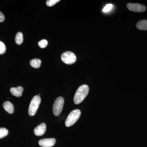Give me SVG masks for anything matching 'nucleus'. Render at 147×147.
I'll use <instances>...</instances> for the list:
<instances>
[{
    "label": "nucleus",
    "instance_id": "obj_1",
    "mask_svg": "<svg viewBox=\"0 0 147 147\" xmlns=\"http://www.w3.org/2000/svg\"><path fill=\"white\" fill-rule=\"evenodd\" d=\"M88 86L87 85H83L80 86L75 93L74 98V101L76 104L81 103L86 97L89 92Z\"/></svg>",
    "mask_w": 147,
    "mask_h": 147
},
{
    "label": "nucleus",
    "instance_id": "obj_2",
    "mask_svg": "<svg viewBox=\"0 0 147 147\" xmlns=\"http://www.w3.org/2000/svg\"><path fill=\"white\" fill-rule=\"evenodd\" d=\"M81 115V111L79 109H76L71 111L66 119L65 126L69 127L73 125L79 119Z\"/></svg>",
    "mask_w": 147,
    "mask_h": 147
},
{
    "label": "nucleus",
    "instance_id": "obj_3",
    "mask_svg": "<svg viewBox=\"0 0 147 147\" xmlns=\"http://www.w3.org/2000/svg\"><path fill=\"white\" fill-rule=\"evenodd\" d=\"M41 102V98L40 96L36 95L33 98L29 106L28 114L29 115L33 116L35 115L37 110L39 108Z\"/></svg>",
    "mask_w": 147,
    "mask_h": 147
},
{
    "label": "nucleus",
    "instance_id": "obj_4",
    "mask_svg": "<svg viewBox=\"0 0 147 147\" xmlns=\"http://www.w3.org/2000/svg\"><path fill=\"white\" fill-rule=\"evenodd\" d=\"M64 103V98L61 96L58 97L56 99L53 106V112L54 115L57 117L60 115L63 109Z\"/></svg>",
    "mask_w": 147,
    "mask_h": 147
},
{
    "label": "nucleus",
    "instance_id": "obj_5",
    "mask_svg": "<svg viewBox=\"0 0 147 147\" xmlns=\"http://www.w3.org/2000/svg\"><path fill=\"white\" fill-rule=\"evenodd\" d=\"M61 59L65 63L71 65L76 62V57L75 54L72 52L67 51L62 54Z\"/></svg>",
    "mask_w": 147,
    "mask_h": 147
},
{
    "label": "nucleus",
    "instance_id": "obj_6",
    "mask_svg": "<svg viewBox=\"0 0 147 147\" xmlns=\"http://www.w3.org/2000/svg\"><path fill=\"white\" fill-rule=\"evenodd\" d=\"M127 7L129 10L137 12H144L146 9L145 5L139 3H129L127 4Z\"/></svg>",
    "mask_w": 147,
    "mask_h": 147
},
{
    "label": "nucleus",
    "instance_id": "obj_7",
    "mask_svg": "<svg viewBox=\"0 0 147 147\" xmlns=\"http://www.w3.org/2000/svg\"><path fill=\"white\" fill-rule=\"evenodd\" d=\"M56 142V139L54 138H48L39 140L38 144L42 147H52L55 145Z\"/></svg>",
    "mask_w": 147,
    "mask_h": 147
},
{
    "label": "nucleus",
    "instance_id": "obj_8",
    "mask_svg": "<svg viewBox=\"0 0 147 147\" xmlns=\"http://www.w3.org/2000/svg\"><path fill=\"white\" fill-rule=\"evenodd\" d=\"M46 125L44 123L40 124L36 127L34 129V133L37 136H41L43 135L46 131Z\"/></svg>",
    "mask_w": 147,
    "mask_h": 147
},
{
    "label": "nucleus",
    "instance_id": "obj_9",
    "mask_svg": "<svg viewBox=\"0 0 147 147\" xmlns=\"http://www.w3.org/2000/svg\"><path fill=\"white\" fill-rule=\"evenodd\" d=\"M10 91L12 95L16 97H20L23 94L24 88L21 86H18L17 88H10Z\"/></svg>",
    "mask_w": 147,
    "mask_h": 147
},
{
    "label": "nucleus",
    "instance_id": "obj_10",
    "mask_svg": "<svg viewBox=\"0 0 147 147\" xmlns=\"http://www.w3.org/2000/svg\"><path fill=\"white\" fill-rule=\"evenodd\" d=\"M3 107L5 110L9 114H12L14 113V106L13 104L9 101H7L4 102L3 104Z\"/></svg>",
    "mask_w": 147,
    "mask_h": 147
},
{
    "label": "nucleus",
    "instance_id": "obj_11",
    "mask_svg": "<svg viewBox=\"0 0 147 147\" xmlns=\"http://www.w3.org/2000/svg\"><path fill=\"white\" fill-rule=\"evenodd\" d=\"M136 26L139 30H147V20H142L139 21Z\"/></svg>",
    "mask_w": 147,
    "mask_h": 147
},
{
    "label": "nucleus",
    "instance_id": "obj_12",
    "mask_svg": "<svg viewBox=\"0 0 147 147\" xmlns=\"http://www.w3.org/2000/svg\"><path fill=\"white\" fill-rule=\"evenodd\" d=\"M41 64V60L38 59H33L30 61V64L31 66L35 68H39Z\"/></svg>",
    "mask_w": 147,
    "mask_h": 147
},
{
    "label": "nucleus",
    "instance_id": "obj_13",
    "mask_svg": "<svg viewBox=\"0 0 147 147\" xmlns=\"http://www.w3.org/2000/svg\"><path fill=\"white\" fill-rule=\"evenodd\" d=\"M23 34L21 32H18L15 36V42L17 45H20L23 42Z\"/></svg>",
    "mask_w": 147,
    "mask_h": 147
},
{
    "label": "nucleus",
    "instance_id": "obj_14",
    "mask_svg": "<svg viewBox=\"0 0 147 147\" xmlns=\"http://www.w3.org/2000/svg\"><path fill=\"white\" fill-rule=\"evenodd\" d=\"M8 134V131L4 127H0V139L7 136Z\"/></svg>",
    "mask_w": 147,
    "mask_h": 147
},
{
    "label": "nucleus",
    "instance_id": "obj_15",
    "mask_svg": "<svg viewBox=\"0 0 147 147\" xmlns=\"http://www.w3.org/2000/svg\"><path fill=\"white\" fill-rule=\"evenodd\" d=\"M48 41L46 40L43 39L38 42V45L40 48H44L47 47Z\"/></svg>",
    "mask_w": 147,
    "mask_h": 147
},
{
    "label": "nucleus",
    "instance_id": "obj_16",
    "mask_svg": "<svg viewBox=\"0 0 147 147\" xmlns=\"http://www.w3.org/2000/svg\"><path fill=\"white\" fill-rule=\"evenodd\" d=\"M6 47L3 42L0 41V55H3L5 53Z\"/></svg>",
    "mask_w": 147,
    "mask_h": 147
},
{
    "label": "nucleus",
    "instance_id": "obj_17",
    "mask_svg": "<svg viewBox=\"0 0 147 147\" xmlns=\"http://www.w3.org/2000/svg\"><path fill=\"white\" fill-rule=\"evenodd\" d=\"M59 1V0H48L46 1V3L48 6L52 7Z\"/></svg>",
    "mask_w": 147,
    "mask_h": 147
},
{
    "label": "nucleus",
    "instance_id": "obj_18",
    "mask_svg": "<svg viewBox=\"0 0 147 147\" xmlns=\"http://www.w3.org/2000/svg\"><path fill=\"white\" fill-rule=\"evenodd\" d=\"M113 5L111 4L106 5L105 6V7L103 8V9H102V11H103V12H105V13L108 12V11H110L113 8Z\"/></svg>",
    "mask_w": 147,
    "mask_h": 147
},
{
    "label": "nucleus",
    "instance_id": "obj_19",
    "mask_svg": "<svg viewBox=\"0 0 147 147\" xmlns=\"http://www.w3.org/2000/svg\"><path fill=\"white\" fill-rule=\"evenodd\" d=\"M5 19L4 15L1 11H0V23L3 22Z\"/></svg>",
    "mask_w": 147,
    "mask_h": 147
}]
</instances>
